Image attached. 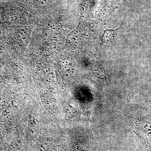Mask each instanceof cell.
<instances>
[{
	"instance_id": "3957f363",
	"label": "cell",
	"mask_w": 151,
	"mask_h": 151,
	"mask_svg": "<svg viewBox=\"0 0 151 151\" xmlns=\"http://www.w3.org/2000/svg\"><path fill=\"white\" fill-rule=\"evenodd\" d=\"M145 144L146 147H147V150L148 151H151V147L149 146L148 145H147V144H146L145 142Z\"/></svg>"
},
{
	"instance_id": "6da1fadb",
	"label": "cell",
	"mask_w": 151,
	"mask_h": 151,
	"mask_svg": "<svg viewBox=\"0 0 151 151\" xmlns=\"http://www.w3.org/2000/svg\"><path fill=\"white\" fill-rule=\"evenodd\" d=\"M120 27L116 29H106L104 31L102 37V42L103 43H108L114 39L115 36L117 34V32Z\"/></svg>"
},
{
	"instance_id": "7a4b0ae2",
	"label": "cell",
	"mask_w": 151,
	"mask_h": 151,
	"mask_svg": "<svg viewBox=\"0 0 151 151\" xmlns=\"http://www.w3.org/2000/svg\"><path fill=\"white\" fill-rule=\"evenodd\" d=\"M139 126L143 132L151 136V124L146 122H140L139 123Z\"/></svg>"
}]
</instances>
